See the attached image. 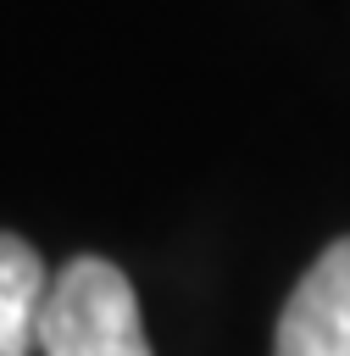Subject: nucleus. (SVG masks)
I'll use <instances>...</instances> for the list:
<instances>
[{
	"label": "nucleus",
	"mask_w": 350,
	"mask_h": 356,
	"mask_svg": "<svg viewBox=\"0 0 350 356\" xmlns=\"http://www.w3.org/2000/svg\"><path fill=\"white\" fill-rule=\"evenodd\" d=\"M33 345L39 356H150L128 273L106 256H72L44 284Z\"/></svg>",
	"instance_id": "f257e3e1"
},
{
	"label": "nucleus",
	"mask_w": 350,
	"mask_h": 356,
	"mask_svg": "<svg viewBox=\"0 0 350 356\" xmlns=\"http://www.w3.org/2000/svg\"><path fill=\"white\" fill-rule=\"evenodd\" d=\"M272 356H350V239H333L289 289Z\"/></svg>",
	"instance_id": "f03ea898"
},
{
	"label": "nucleus",
	"mask_w": 350,
	"mask_h": 356,
	"mask_svg": "<svg viewBox=\"0 0 350 356\" xmlns=\"http://www.w3.org/2000/svg\"><path fill=\"white\" fill-rule=\"evenodd\" d=\"M44 261L17 234H0V356H33V323L44 300Z\"/></svg>",
	"instance_id": "7ed1b4c3"
}]
</instances>
